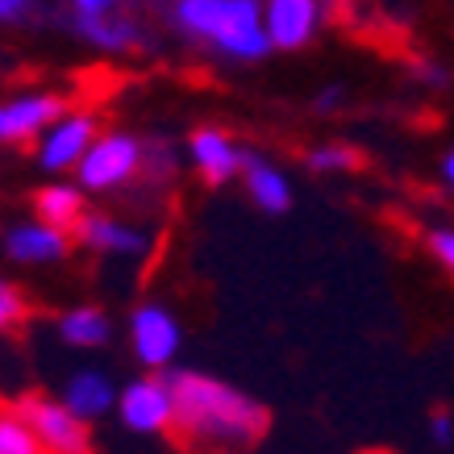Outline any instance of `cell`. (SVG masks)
I'll use <instances>...</instances> for the list:
<instances>
[{"instance_id": "obj_1", "label": "cell", "mask_w": 454, "mask_h": 454, "mask_svg": "<svg viewBox=\"0 0 454 454\" xmlns=\"http://www.w3.org/2000/svg\"><path fill=\"white\" fill-rule=\"evenodd\" d=\"M167 375L176 392V429L188 442L238 450L254 446L267 434V409L238 384L196 367H176Z\"/></svg>"}, {"instance_id": "obj_2", "label": "cell", "mask_w": 454, "mask_h": 454, "mask_svg": "<svg viewBox=\"0 0 454 454\" xmlns=\"http://www.w3.org/2000/svg\"><path fill=\"white\" fill-rule=\"evenodd\" d=\"M167 26L225 67H259L271 55L262 0H171Z\"/></svg>"}, {"instance_id": "obj_3", "label": "cell", "mask_w": 454, "mask_h": 454, "mask_svg": "<svg viewBox=\"0 0 454 454\" xmlns=\"http://www.w3.org/2000/svg\"><path fill=\"white\" fill-rule=\"evenodd\" d=\"M138 176H146V142L134 129H100L83 163L75 167V184L88 196L121 192Z\"/></svg>"}, {"instance_id": "obj_4", "label": "cell", "mask_w": 454, "mask_h": 454, "mask_svg": "<svg viewBox=\"0 0 454 454\" xmlns=\"http://www.w3.org/2000/svg\"><path fill=\"white\" fill-rule=\"evenodd\" d=\"M125 346L142 372H176L184 350V321L163 301H142L125 317Z\"/></svg>"}, {"instance_id": "obj_5", "label": "cell", "mask_w": 454, "mask_h": 454, "mask_svg": "<svg viewBox=\"0 0 454 454\" xmlns=\"http://www.w3.org/2000/svg\"><path fill=\"white\" fill-rule=\"evenodd\" d=\"M117 426L134 438H163L176 429V392H171V375L163 372H142L121 384L117 396Z\"/></svg>"}, {"instance_id": "obj_6", "label": "cell", "mask_w": 454, "mask_h": 454, "mask_svg": "<svg viewBox=\"0 0 454 454\" xmlns=\"http://www.w3.org/2000/svg\"><path fill=\"white\" fill-rule=\"evenodd\" d=\"M100 134V117L92 109H67L63 117H59L46 134H42L38 142H34V159H38V167L46 171V176H75V167L83 163V154H88V146L97 142Z\"/></svg>"}, {"instance_id": "obj_7", "label": "cell", "mask_w": 454, "mask_h": 454, "mask_svg": "<svg viewBox=\"0 0 454 454\" xmlns=\"http://www.w3.org/2000/svg\"><path fill=\"white\" fill-rule=\"evenodd\" d=\"M17 413L29 421L46 454H92V429H88L92 421L71 413L59 396H26Z\"/></svg>"}, {"instance_id": "obj_8", "label": "cell", "mask_w": 454, "mask_h": 454, "mask_svg": "<svg viewBox=\"0 0 454 454\" xmlns=\"http://www.w3.org/2000/svg\"><path fill=\"white\" fill-rule=\"evenodd\" d=\"M71 247H75V234H67V230H59V225L42 217H21L0 234V254L4 259L17 262V267H38V271L67 262Z\"/></svg>"}, {"instance_id": "obj_9", "label": "cell", "mask_w": 454, "mask_h": 454, "mask_svg": "<svg viewBox=\"0 0 454 454\" xmlns=\"http://www.w3.org/2000/svg\"><path fill=\"white\" fill-rule=\"evenodd\" d=\"M63 113H67V97L63 92H46V88H29V92L0 100V146L38 142Z\"/></svg>"}, {"instance_id": "obj_10", "label": "cell", "mask_w": 454, "mask_h": 454, "mask_svg": "<svg viewBox=\"0 0 454 454\" xmlns=\"http://www.w3.org/2000/svg\"><path fill=\"white\" fill-rule=\"evenodd\" d=\"M184 163L196 171V179H205L208 188H225L242 176L247 163V146H238L221 125H200L184 142Z\"/></svg>"}, {"instance_id": "obj_11", "label": "cell", "mask_w": 454, "mask_h": 454, "mask_svg": "<svg viewBox=\"0 0 454 454\" xmlns=\"http://www.w3.org/2000/svg\"><path fill=\"white\" fill-rule=\"evenodd\" d=\"M262 26L271 51H309L325 26V0H262Z\"/></svg>"}, {"instance_id": "obj_12", "label": "cell", "mask_w": 454, "mask_h": 454, "mask_svg": "<svg viewBox=\"0 0 454 454\" xmlns=\"http://www.w3.org/2000/svg\"><path fill=\"white\" fill-rule=\"evenodd\" d=\"M75 242L83 250H92L100 259H125L138 262L151 254V234L134 225L125 217H113V213H88V217L75 225Z\"/></svg>"}, {"instance_id": "obj_13", "label": "cell", "mask_w": 454, "mask_h": 454, "mask_svg": "<svg viewBox=\"0 0 454 454\" xmlns=\"http://www.w3.org/2000/svg\"><path fill=\"white\" fill-rule=\"evenodd\" d=\"M117 396H121V384L105 367H75L59 387V400L67 404L71 413H80L83 421L113 417L117 413Z\"/></svg>"}, {"instance_id": "obj_14", "label": "cell", "mask_w": 454, "mask_h": 454, "mask_svg": "<svg viewBox=\"0 0 454 454\" xmlns=\"http://www.w3.org/2000/svg\"><path fill=\"white\" fill-rule=\"evenodd\" d=\"M238 179H242L247 200L259 208V213H267V217H284V213L292 208V200H296L288 171H279L267 154L247 151V163H242V176Z\"/></svg>"}, {"instance_id": "obj_15", "label": "cell", "mask_w": 454, "mask_h": 454, "mask_svg": "<svg viewBox=\"0 0 454 454\" xmlns=\"http://www.w3.org/2000/svg\"><path fill=\"white\" fill-rule=\"evenodd\" d=\"M55 333L63 346L92 355V350H105V346L117 338V321H113V313L100 309V304H71V309L59 313Z\"/></svg>"}, {"instance_id": "obj_16", "label": "cell", "mask_w": 454, "mask_h": 454, "mask_svg": "<svg viewBox=\"0 0 454 454\" xmlns=\"http://www.w3.org/2000/svg\"><path fill=\"white\" fill-rule=\"evenodd\" d=\"M34 217L75 234V225L88 217V192H83L75 179H63V176L51 179V184H42L38 192H34Z\"/></svg>"}, {"instance_id": "obj_17", "label": "cell", "mask_w": 454, "mask_h": 454, "mask_svg": "<svg viewBox=\"0 0 454 454\" xmlns=\"http://www.w3.org/2000/svg\"><path fill=\"white\" fill-rule=\"evenodd\" d=\"M304 167L317 171V176H342V171H355L358 167V151L350 142H338V138L317 142V146L304 151Z\"/></svg>"}, {"instance_id": "obj_18", "label": "cell", "mask_w": 454, "mask_h": 454, "mask_svg": "<svg viewBox=\"0 0 454 454\" xmlns=\"http://www.w3.org/2000/svg\"><path fill=\"white\" fill-rule=\"evenodd\" d=\"M0 454H46L38 434L17 409H0Z\"/></svg>"}, {"instance_id": "obj_19", "label": "cell", "mask_w": 454, "mask_h": 454, "mask_svg": "<svg viewBox=\"0 0 454 454\" xmlns=\"http://www.w3.org/2000/svg\"><path fill=\"white\" fill-rule=\"evenodd\" d=\"M117 13H129V0H67V21H71V29L97 26V21H105V17H117Z\"/></svg>"}, {"instance_id": "obj_20", "label": "cell", "mask_w": 454, "mask_h": 454, "mask_svg": "<svg viewBox=\"0 0 454 454\" xmlns=\"http://www.w3.org/2000/svg\"><path fill=\"white\" fill-rule=\"evenodd\" d=\"M26 313H29V304H26V296H21V288H17L13 279L0 276V333L17 330V325L26 321Z\"/></svg>"}, {"instance_id": "obj_21", "label": "cell", "mask_w": 454, "mask_h": 454, "mask_svg": "<svg viewBox=\"0 0 454 454\" xmlns=\"http://www.w3.org/2000/svg\"><path fill=\"white\" fill-rule=\"evenodd\" d=\"M179 171V151L167 138L146 142V176L151 179H171Z\"/></svg>"}, {"instance_id": "obj_22", "label": "cell", "mask_w": 454, "mask_h": 454, "mask_svg": "<svg viewBox=\"0 0 454 454\" xmlns=\"http://www.w3.org/2000/svg\"><path fill=\"white\" fill-rule=\"evenodd\" d=\"M426 250L446 276H454V225H434L426 234Z\"/></svg>"}, {"instance_id": "obj_23", "label": "cell", "mask_w": 454, "mask_h": 454, "mask_svg": "<svg viewBox=\"0 0 454 454\" xmlns=\"http://www.w3.org/2000/svg\"><path fill=\"white\" fill-rule=\"evenodd\" d=\"M429 442H434L438 450H450L454 446V413L450 409H434V413H429Z\"/></svg>"}, {"instance_id": "obj_24", "label": "cell", "mask_w": 454, "mask_h": 454, "mask_svg": "<svg viewBox=\"0 0 454 454\" xmlns=\"http://www.w3.org/2000/svg\"><path fill=\"white\" fill-rule=\"evenodd\" d=\"M38 0H0V26H26Z\"/></svg>"}, {"instance_id": "obj_25", "label": "cell", "mask_w": 454, "mask_h": 454, "mask_svg": "<svg viewBox=\"0 0 454 454\" xmlns=\"http://www.w3.org/2000/svg\"><path fill=\"white\" fill-rule=\"evenodd\" d=\"M413 75H417V83H426V88H434V92H442V88L450 83V71L442 67L438 59H421Z\"/></svg>"}, {"instance_id": "obj_26", "label": "cell", "mask_w": 454, "mask_h": 454, "mask_svg": "<svg viewBox=\"0 0 454 454\" xmlns=\"http://www.w3.org/2000/svg\"><path fill=\"white\" fill-rule=\"evenodd\" d=\"M338 105H342V88H338V83H330L325 92H317V100H313L317 113H333Z\"/></svg>"}, {"instance_id": "obj_27", "label": "cell", "mask_w": 454, "mask_h": 454, "mask_svg": "<svg viewBox=\"0 0 454 454\" xmlns=\"http://www.w3.org/2000/svg\"><path fill=\"white\" fill-rule=\"evenodd\" d=\"M438 171H442V184H446V188L454 192V146L442 154V167H438Z\"/></svg>"}]
</instances>
